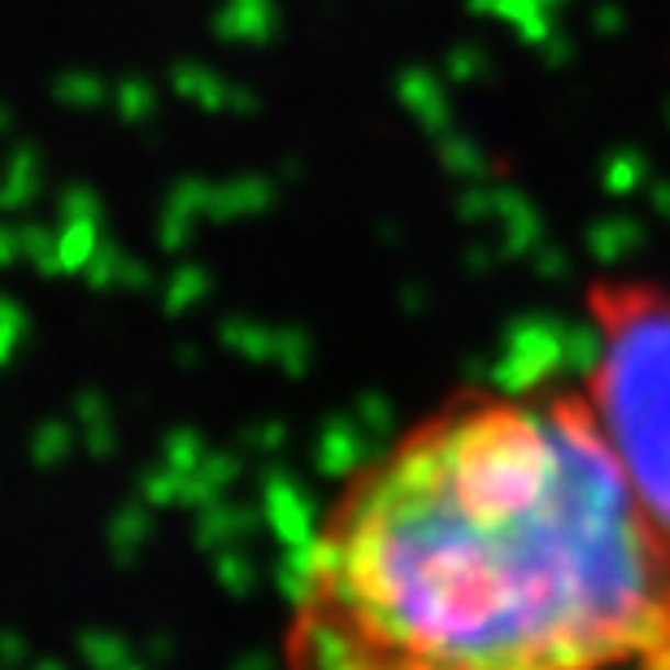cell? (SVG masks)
Returning a JSON list of instances; mask_svg holds the SVG:
<instances>
[{"label": "cell", "instance_id": "6da1fadb", "mask_svg": "<svg viewBox=\"0 0 670 670\" xmlns=\"http://www.w3.org/2000/svg\"><path fill=\"white\" fill-rule=\"evenodd\" d=\"M283 670H670V532L583 388H461L357 461Z\"/></svg>", "mask_w": 670, "mask_h": 670}, {"label": "cell", "instance_id": "7a4b0ae2", "mask_svg": "<svg viewBox=\"0 0 670 670\" xmlns=\"http://www.w3.org/2000/svg\"><path fill=\"white\" fill-rule=\"evenodd\" d=\"M583 397L649 514L670 532V283L605 275L583 292Z\"/></svg>", "mask_w": 670, "mask_h": 670}]
</instances>
